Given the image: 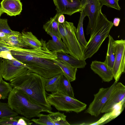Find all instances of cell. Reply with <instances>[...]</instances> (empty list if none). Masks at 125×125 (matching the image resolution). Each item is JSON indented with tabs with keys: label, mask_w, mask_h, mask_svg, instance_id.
Returning a JSON list of instances; mask_svg holds the SVG:
<instances>
[{
	"label": "cell",
	"mask_w": 125,
	"mask_h": 125,
	"mask_svg": "<svg viewBox=\"0 0 125 125\" xmlns=\"http://www.w3.org/2000/svg\"><path fill=\"white\" fill-rule=\"evenodd\" d=\"M57 12L70 16L81 12L83 8L80 1L72 0H53Z\"/></svg>",
	"instance_id": "obj_12"
},
{
	"label": "cell",
	"mask_w": 125,
	"mask_h": 125,
	"mask_svg": "<svg viewBox=\"0 0 125 125\" xmlns=\"http://www.w3.org/2000/svg\"><path fill=\"white\" fill-rule=\"evenodd\" d=\"M38 119H33L31 120L36 124L41 125H54L53 122L48 115L40 114Z\"/></svg>",
	"instance_id": "obj_30"
},
{
	"label": "cell",
	"mask_w": 125,
	"mask_h": 125,
	"mask_svg": "<svg viewBox=\"0 0 125 125\" xmlns=\"http://www.w3.org/2000/svg\"><path fill=\"white\" fill-rule=\"evenodd\" d=\"M60 14H61L57 12L54 17L51 18L49 20L43 25V29L46 32H50L58 38L62 39L58 21V17Z\"/></svg>",
	"instance_id": "obj_20"
},
{
	"label": "cell",
	"mask_w": 125,
	"mask_h": 125,
	"mask_svg": "<svg viewBox=\"0 0 125 125\" xmlns=\"http://www.w3.org/2000/svg\"><path fill=\"white\" fill-rule=\"evenodd\" d=\"M61 39L70 55L79 60L84 59V48L79 43L76 35V28L73 23L65 21L59 23Z\"/></svg>",
	"instance_id": "obj_4"
},
{
	"label": "cell",
	"mask_w": 125,
	"mask_h": 125,
	"mask_svg": "<svg viewBox=\"0 0 125 125\" xmlns=\"http://www.w3.org/2000/svg\"><path fill=\"white\" fill-rule=\"evenodd\" d=\"M47 33L52 38V39L49 40L46 43V46L48 49L52 51L69 53L61 39L58 38L50 32H48Z\"/></svg>",
	"instance_id": "obj_16"
},
{
	"label": "cell",
	"mask_w": 125,
	"mask_h": 125,
	"mask_svg": "<svg viewBox=\"0 0 125 125\" xmlns=\"http://www.w3.org/2000/svg\"><path fill=\"white\" fill-rule=\"evenodd\" d=\"M18 114L10 108L8 103L0 101V118L14 116Z\"/></svg>",
	"instance_id": "obj_26"
},
{
	"label": "cell",
	"mask_w": 125,
	"mask_h": 125,
	"mask_svg": "<svg viewBox=\"0 0 125 125\" xmlns=\"http://www.w3.org/2000/svg\"><path fill=\"white\" fill-rule=\"evenodd\" d=\"M47 112L49 113L48 115L54 125H69L70 124L66 120V116L64 113L59 112H53L47 110Z\"/></svg>",
	"instance_id": "obj_25"
},
{
	"label": "cell",
	"mask_w": 125,
	"mask_h": 125,
	"mask_svg": "<svg viewBox=\"0 0 125 125\" xmlns=\"http://www.w3.org/2000/svg\"></svg>",
	"instance_id": "obj_38"
},
{
	"label": "cell",
	"mask_w": 125,
	"mask_h": 125,
	"mask_svg": "<svg viewBox=\"0 0 125 125\" xmlns=\"http://www.w3.org/2000/svg\"><path fill=\"white\" fill-rule=\"evenodd\" d=\"M58 21L59 23H63L65 21V17L63 14H60L58 18Z\"/></svg>",
	"instance_id": "obj_34"
},
{
	"label": "cell",
	"mask_w": 125,
	"mask_h": 125,
	"mask_svg": "<svg viewBox=\"0 0 125 125\" xmlns=\"http://www.w3.org/2000/svg\"><path fill=\"white\" fill-rule=\"evenodd\" d=\"M90 68L104 82H109L114 78L112 69L104 62L92 61L90 65Z\"/></svg>",
	"instance_id": "obj_13"
},
{
	"label": "cell",
	"mask_w": 125,
	"mask_h": 125,
	"mask_svg": "<svg viewBox=\"0 0 125 125\" xmlns=\"http://www.w3.org/2000/svg\"><path fill=\"white\" fill-rule=\"evenodd\" d=\"M60 67L63 73L68 78L70 82L75 80L77 69L66 62L58 59L53 60Z\"/></svg>",
	"instance_id": "obj_21"
},
{
	"label": "cell",
	"mask_w": 125,
	"mask_h": 125,
	"mask_svg": "<svg viewBox=\"0 0 125 125\" xmlns=\"http://www.w3.org/2000/svg\"><path fill=\"white\" fill-rule=\"evenodd\" d=\"M4 12L1 9V5L0 4V17L1 15L4 13Z\"/></svg>",
	"instance_id": "obj_37"
},
{
	"label": "cell",
	"mask_w": 125,
	"mask_h": 125,
	"mask_svg": "<svg viewBox=\"0 0 125 125\" xmlns=\"http://www.w3.org/2000/svg\"><path fill=\"white\" fill-rule=\"evenodd\" d=\"M102 6L98 0H86L82 10L89 18V22L86 30L87 35L91 34L97 27L103 25L110 21L101 11Z\"/></svg>",
	"instance_id": "obj_6"
},
{
	"label": "cell",
	"mask_w": 125,
	"mask_h": 125,
	"mask_svg": "<svg viewBox=\"0 0 125 125\" xmlns=\"http://www.w3.org/2000/svg\"><path fill=\"white\" fill-rule=\"evenodd\" d=\"M31 120L18 115L0 118V125H30L33 124Z\"/></svg>",
	"instance_id": "obj_22"
},
{
	"label": "cell",
	"mask_w": 125,
	"mask_h": 125,
	"mask_svg": "<svg viewBox=\"0 0 125 125\" xmlns=\"http://www.w3.org/2000/svg\"><path fill=\"white\" fill-rule=\"evenodd\" d=\"M28 69L25 65L14 58H3L2 75V78L6 80L10 81Z\"/></svg>",
	"instance_id": "obj_10"
},
{
	"label": "cell",
	"mask_w": 125,
	"mask_h": 125,
	"mask_svg": "<svg viewBox=\"0 0 125 125\" xmlns=\"http://www.w3.org/2000/svg\"><path fill=\"white\" fill-rule=\"evenodd\" d=\"M3 58L0 56V82L3 79L2 75L1 65L2 62Z\"/></svg>",
	"instance_id": "obj_35"
},
{
	"label": "cell",
	"mask_w": 125,
	"mask_h": 125,
	"mask_svg": "<svg viewBox=\"0 0 125 125\" xmlns=\"http://www.w3.org/2000/svg\"><path fill=\"white\" fill-rule=\"evenodd\" d=\"M0 4L2 11L10 16L20 14L22 10L20 0H2Z\"/></svg>",
	"instance_id": "obj_14"
},
{
	"label": "cell",
	"mask_w": 125,
	"mask_h": 125,
	"mask_svg": "<svg viewBox=\"0 0 125 125\" xmlns=\"http://www.w3.org/2000/svg\"><path fill=\"white\" fill-rule=\"evenodd\" d=\"M108 48L105 59L104 62L111 68L112 69L115 61V52L113 43L115 40L109 34Z\"/></svg>",
	"instance_id": "obj_23"
},
{
	"label": "cell",
	"mask_w": 125,
	"mask_h": 125,
	"mask_svg": "<svg viewBox=\"0 0 125 125\" xmlns=\"http://www.w3.org/2000/svg\"><path fill=\"white\" fill-rule=\"evenodd\" d=\"M102 7L103 5L114 8L118 10H120L121 8L118 4V0H98Z\"/></svg>",
	"instance_id": "obj_31"
},
{
	"label": "cell",
	"mask_w": 125,
	"mask_h": 125,
	"mask_svg": "<svg viewBox=\"0 0 125 125\" xmlns=\"http://www.w3.org/2000/svg\"><path fill=\"white\" fill-rule=\"evenodd\" d=\"M8 99L7 103L12 110L29 119L38 117L41 112H47L49 110L34 102L25 93L15 87L12 88Z\"/></svg>",
	"instance_id": "obj_3"
},
{
	"label": "cell",
	"mask_w": 125,
	"mask_h": 125,
	"mask_svg": "<svg viewBox=\"0 0 125 125\" xmlns=\"http://www.w3.org/2000/svg\"><path fill=\"white\" fill-rule=\"evenodd\" d=\"M60 74L52 78L47 79L45 86L46 91L54 93L57 91L58 84Z\"/></svg>",
	"instance_id": "obj_27"
},
{
	"label": "cell",
	"mask_w": 125,
	"mask_h": 125,
	"mask_svg": "<svg viewBox=\"0 0 125 125\" xmlns=\"http://www.w3.org/2000/svg\"><path fill=\"white\" fill-rule=\"evenodd\" d=\"M113 25V23L110 21L90 38L84 49V59L85 60L91 58L98 51L103 42L108 36Z\"/></svg>",
	"instance_id": "obj_7"
},
{
	"label": "cell",
	"mask_w": 125,
	"mask_h": 125,
	"mask_svg": "<svg viewBox=\"0 0 125 125\" xmlns=\"http://www.w3.org/2000/svg\"><path fill=\"white\" fill-rule=\"evenodd\" d=\"M0 33L12 35L21 36L20 32L12 30L9 26L8 20L6 19H0Z\"/></svg>",
	"instance_id": "obj_28"
},
{
	"label": "cell",
	"mask_w": 125,
	"mask_h": 125,
	"mask_svg": "<svg viewBox=\"0 0 125 125\" xmlns=\"http://www.w3.org/2000/svg\"><path fill=\"white\" fill-rule=\"evenodd\" d=\"M70 82L69 79L63 73L60 74L57 91L66 95L75 98L73 89Z\"/></svg>",
	"instance_id": "obj_15"
},
{
	"label": "cell",
	"mask_w": 125,
	"mask_h": 125,
	"mask_svg": "<svg viewBox=\"0 0 125 125\" xmlns=\"http://www.w3.org/2000/svg\"><path fill=\"white\" fill-rule=\"evenodd\" d=\"M0 43L7 46L15 48H26L21 41V36L4 34L2 37H0Z\"/></svg>",
	"instance_id": "obj_18"
},
{
	"label": "cell",
	"mask_w": 125,
	"mask_h": 125,
	"mask_svg": "<svg viewBox=\"0 0 125 125\" xmlns=\"http://www.w3.org/2000/svg\"><path fill=\"white\" fill-rule=\"evenodd\" d=\"M41 47L35 49L21 48L11 51L13 58L25 64L31 73H37L45 78H52L63 71L53 60L57 59V52L49 50L46 41L41 39Z\"/></svg>",
	"instance_id": "obj_1"
},
{
	"label": "cell",
	"mask_w": 125,
	"mask_h": 125,
	"mask_svg": "<svg viewBox=\"0 0 125 125\" xmlns=\"http://www.w3.org/2000/svg\"><path fill=\"white\" fill-rule=\"evenodd\" d=\"M80 1L81 2L82 6L84 7V6L86 0H72Z\"/></svg>",
	"instance_id": "obj_36"
},
{
	"label": "cell",
	"mask_w": 125,
	"mask_h": 125,
	"mask_svg": "<svg viewBox=\"0 0 125 125\" xmlns=\"http://www.w3.org/2000/svg\"><path fill=\"white\" fill-rule=\"evenodd\" d=\"M115 81L110 87L107 88H100L98 92L94 94V99L90 104L85 113L92 116L97 117L107 102L115 84Z\"/></svg>",
	"instance_id": "obj_8"
},
{
	"label": "cell",
	"mask_w": 125,
	"mask_h": 125,
	"mask_svg": "<svg viewBox=\"0 0 125 125\" xmlns=\"http://www.w3.org/2000/svg\"><path fill=\"white\" fill-rule=\"evenodd\" d=\"M46 79L30 72L28 69L9 81L12 87L21 91L34 102L51 111L52 108L47 100V94L45 89Z\"/></svg>",
	"instance_id": "obj_2"
},
{
	"label": "cell",
	"mask_w": 125,
	"mask_h": 125,
	"mask_svg": "<svg viewBox=\"0 0 125 125\" xmlns=\"http://www.w3.org/2000/svg\"><path fill=\"white\" fill-rule=\"evenodd\" d=\"M125 86L121 82H117L102 109L101 113L112 111L115 105L125 98Z\"/></svg>",
	"instance_id": "obj_11"
},
{
	"label": "cell",
	"mask_w": 125,
	"mask_h": 125,
	"mask_svg": "<svg viewBox=\"0 0 125 125\" xmlns=\"http://www.w3.org/2000/svg\"><path fill=\"white\" fill-rule=\"evenodd\" d=\"M57 59L66 62L74 68H83L86 64L85 60L84 59L79 60L66 53L57 52Z\"/></svg>",
	"instance_id": "obj_17"
},
{
	"label": "cell",
	"mask_w": 125,
	"mask_h": 125,
	"mask_svg": "<svg viewBox=\"0 0 125 125\" xmlns=\"http://www.w3.org/2000/svg\"><path fill=\"white\" fill-rule=\"evenodd\" d=\"M12 88L10 83L3 80L0 82V100L7 98Z\"/></svg>",
	"instance_id": "obj_29"
},
{
	"label": "cell",
	"mask_w": 125,
	"mask_h": 125,
	"mask_svg": "<svg viewBox=\"0 0 125 125\" xmlns=\"http://www.w3.org/2000/svg\"><path fill=\"white\" fill-rule=\"evenodd\" d=\"M120 21V19L119 18H115L114 19L113 24L114 25L115 27H117L119 25Z\"/></svg>",
	"instance_id": "obj_33"
},
{
	"label": "cell",
	"mask_w": 125,
	"mask_h": 125,
	"mask_svg": "<svg viewBox=\"0 0 125 125\" xmlns=\"http://www.w3.org/2000/svg\"><path fill=\"white\" fill-rule=\"evenodd\" d=\"M80 12V15L76 28V35L78 41L84 49L87 42L85 38L83 27V21L86 16L82 10Z\"/></svg>",
	"instance_id": "obj_24"
},
{
	"label": "cell",
	"mask_w": 125,
	"mask_h": 125,
	"mask_svg": "<svg viewBox=\"0 0 125 125\" xmlns=\"http://www.w3.org/2000/svg\"><path fill=\"white\" fill-rule=\"evenodd\" d=\"M113 45L115 56L112 70L114 78L117 82L125 72V40H114Z\"/></svg>",
	"instance_id": "obj_9"
},
{
	"label": "cell",
	"mask_w": 125,
	"mask_h": 125,
	"mask_svg": "<svg viewBox=\"0 0 125 125\" xmlns=\"http://www.w3.org/2000/svg\"><path fill=\"white\" fill-rule=\"evenodd\" d=\"M47 100L59 111L78 113L85 110L87 105L76 99L56 91L47 94Z\"/></svg>",
	"instance_id": "obj_5"
},
{
	"label": "cell",
	"mask_w": 125,
	"mask_h": 125,
	"mask_svg": "<svg viewBox=\"0 0 125 125\" xmlns=\"http://www.w3.org/2000/svg\"><path fill=\"white\" fill-rule=\"evenodd\" d=\"M20 49L9 47L0 43V56L1 57L3 53H10L11 50H17Z\"/></svg>",
	"instance_id": "obj_32"
},
{
	"label": "cell",
	"mask_w": 125,
	"mask_h": 125,
	"mask_svg": "<svg viewBox=\"0 0 125 125\" xmlns=\"http://www.w3.org/2000/svg\"><path fill=\"white\" fill-rule=\"evenodd\" d=\"M21 36L22 42L26 47H29L31 49H35L41 47L42 43L31 32L22 31Z\"/></svg>",
	"instance_id": "obj_19"
}]
</instances>
